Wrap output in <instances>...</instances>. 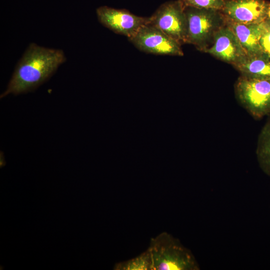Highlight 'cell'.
Returning <instances> with one entry per match:
<instances>
[{
	"label": "cell",
	"instance_id": "1",
	"mask_svg": "<svg viewBox=\"0 0 270 270\" xmlns=\"http://www.w3.org/2000/svg\"><path fill=\"white\" fill-rule=\"evenodd\" d=\"M66 60L61 50L30 44L18 63L7 88L0 98L35 90L49 79Z\"/></svg>",
	"mask_w": 270,
	"mask_h": 270
},
{
	"label": "cell",
	"instance_id": "2",
	"mask_svg": "<svg viewBox=\"0 0 270 270\" xmlns=\"http://www.w3.org/2000/svg\"><path fill=\"white\" fill-rule=\"evenodd\" d=\"M152 270H199V264L191 251L178 238L162 232L150 240Z\"/></svg>",
	"mask_w": 270,
	"mask_h": 270
},
{
	"label": "cell",
	"instance_id": "3",
	"mask_svg": "<svg viewBox=\"0 0 270 270\" xmlns=\"http://www.w3.org/2000/svg\"><path fill=\"white\" fill-rule=\"evenodd\" d=\"M187 21L186 43L192 44L203 52L213 43L214 36L225 25V18L220 10L184 8Z\"/></svg>",
	"mask_w": 270,
	"mask_h": 270
},
{
	"label": "cell",
	"instance_id": "4",
	"mask_svg": "<svg viewBox=\"0 0 270 270\" xmlns=\"http://www.w3.org/2000/svg\"><path fill=\"white\" fill-rule=\"evenodd\" d=\"M236 98L256 120L270 114V77L240 75L234 86Z\"/></svg>",
	"mask_w": 270,
	"mask_h": 270
},
{
	"label": "cell",
	"instance_id": "5",
	"mask_svg": "<svg viewBox=\"0 0 270 270\" xmlns=\"http://www.w3.org/2000/svg\"><path fill=\"white\" fill-rule=\"evenodd\" d=\"M149 19V24L181 44L186 43L187 21L184 8L178 0L164 3Z\"/></svg>",
	"mask_w": 270,
	"mask_h": 270
},
{
	"label": "cell",
	"instance_id": "6",
	"mask_svg": "<svg viewBox=\"0 0 270 270\" xmlns=\"http://www.w3.org/2000/svg\"><path fill=\"white\" fill-rule=\"evenodd\" d=\"M129 40L136 48L146 53L184 56L180 44L149 23Z\"/></svg>",
	"mask_w": 270,
	"mask_h": 270
},
{
	"label": "cell",
	"instance_id": "7",
	"mask_svg": "<svg viewBox=\"0 0 270 270\" xmlns=\"http://www.w3.org/2000/svg\"><path fill=\"white\" fill-rule=\"evenodd\" d=\"M270 2L266 0H224L220 10L224 18L244 24H258L268 18Z\"/></svg>",
	"mask_w": 270,
	"mask_h": 270
},
{
	"label": "cell",
	"instance_id": "8",
	"mask_svg": "<svg viewBox=\"0 0 270 270\" xmlns=\"http://www.w3.org/2000/svg\"><path fill=\"white\" fill-rule=\"evenodd\" d=\"M99 22L114 32L127 36H134L144 25L148 23L149 18L141 17L126 10L101 6L96 10Z\"/></svg>",
	"mask_w": 270,
	"mask_h": 270
},
{
	"label": "cell",
	"instance_id": "9",
	"mask_svg": "<svg viewBox=\"0 0 270 270\" xmlns=\"http://www.w3.org/2000/svg\"><path fill=\"white\" fill-rule=\"evenodd\" d=\"M204 52L232 65L246 55L237 37L226 24L216 32L212 44Z\"/></svg>",
	"mask_w": 270,
	"mask_h": 270
},
{
	"label": "cell",
	"instance_id": "10",
	"mask_svg": "<svg viewBox=\"0 0 270 270\" xmlns=\"http://www.w3.org/2000/svg\"><path fill=\"white\" fill-rule=\"evenodd\" d=\"M262 22L258 24H244L225 18L226 25L234 32L248 56L262 53L260 44Z\"/></svg>",
	"mask_w": 270,
	"mask_h": 270
},
{
	"label": "cell",
	"instance_id": "11",
	"mask_svg": "<svg viewBox=\"0 0 270 270\" xmlns=\"http://www.w3.org/2000/svg\"><path fill=\"white\" fill-rule=\"evenodd\" d=\"M240 75L252 77H270V58L264 53L248 56L232 65Z\"/></svg>",
	"mask_w": 270,
	"mask_h": 270
},
{
	"label": "cell",
	"instance_id": "12",
	"mask_svg": "<svg viewBox=\"0 0 270 270\" xmlns=\"http://www.w3.org/2000/svg\"><path fill=\"white\" fill-rule=\"evenodd\" d=\"M259 134L256 154L262 171L270 176V114Z\"/></svg>",
	"mask_w": 270,
	"mask_h": 270
},
{
	"label": "cell",
	"instance_id": "13",
	"mask_svg": "<svg viewBox=\"0 0 270 270\" xmlns=\"http://www.w3.org/2000/svg\"><path fill=\"white\" fill-rule=\"evenodd\" d=\"M115 270H152V257L148 250L130 260L116 264Z\"/></svg>",
	"mask_w": 270,
	"mask_h": 270
},
{
	"label": "cell",
	"instance_id": "14",
	"mask_svg": "<svg viewBox=\"0 0 270 270\" xmlns=\"http://www.w3.org/2000/svg\"><path fill=\"white\" fill-rule=\"evenodd\" d=\"M184 8L190 6L198 8L221 10L224 0H178Z\"/></svg>",
	"mask_w": 270,
	"mask_h": 270
},
{
	"label": "cell",
	"instance_id": "15",
	"mask_svg": "<svg viewBox=\"0 0 270 270\" xmlns=\"http://www.w3.org/2000/svg\"><path fill=\"white\" fill-rule=\"evenodd\" d=\"M260 44L262 53L270 58V21L268 18L262 23Z\"/></svg>",
	"mask_w": 270,
	"mask_h": 270
},
{
	"label": "cell",
	"instance_id": "16",
	"mask_svg": "<svg viewBox=\"0 0 270 270\" xmlns=\"http://www.w3.org/2000/svg\"><path fill=\"white\" fill-rule=\"evenodd\" d=\"M268 18L269 20L270 21V10H269L268 14Z\"/></svg>",
	"mask_w": 270,
	"mask_h": 270
}]
</instances>
